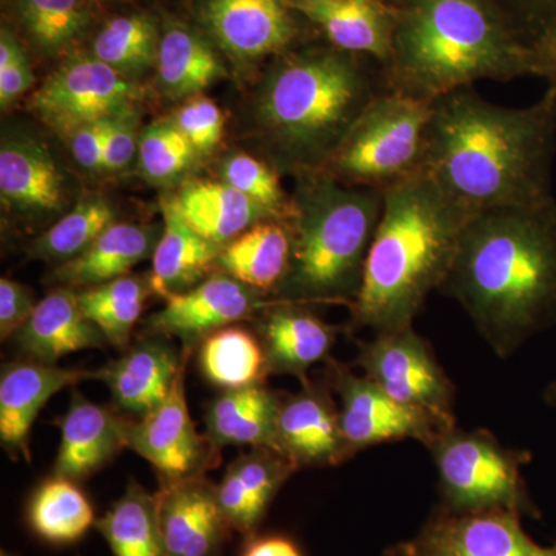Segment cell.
Wrapping results in <instances>:
<instances>
[{
	"label": "cell",
	"instance_id": "obj_39",
	"mask_svg": "<svg viewBox=\"0 0 556 556\" xmlns=\"http://www.w3.org/2000/svg\"><path fill=\"white\" fill-rule=\"evenodd\" d=\"M197 150L175 126L174 121H160L139 137V169L152 182L174 181L195 159Z\"/></svg>",
	"mask_w": 556,
	"mask_h": 556
},
{
	"label": "cell",
	"instance_id": "obj_41",
	"mask_svg": "<svg viewBox=\"0 0 556 556\" xmlns=\"http://www.w3.org/2000/svg\"><path fill=\"white\" fill-rule=\"evenodd\" d=\"M172 121L199 153L211 152L222 141L225 116L218 105L206 98L189 101Z\"/></svg>",
	"mask_w": 556,
	"mask_h": 556
},
{
	"label": "cell",
	"instance_id": "obj_49",
	"mask_svg": "<svg viewBox=\"0 0 556 556\" xmlns=\"http://www.w3.org/2000/svg\"><path fill=\"white\" fill-rule=\"evenodd\" d=\"M543 399L548 407H556V379L554 382L548 383L546 391H544Z\"/></svg>",
	"mask_w": 556,
	"mask_h": 556
},
{
	"label": "cell",
	"instance_id": "obj_13",
	"mask_svg": "<svg viewBox=\"0 0 556 556\" xmlns=\"http://www.w3.org/2000/svg\"><path fill=\"white\" fill-rule=\"evenodd\" d=\"M186 367L155 412L127 422V448L149 460L159 470L161 481L201 477L219 464V448L207 434L199 433L189 415Z\"/></svg>",
	"mask_w": 556,
	"mask_h": 556
},
{
	"label": "cell",
	"instance_id": "obj_46",
	"mask_svg": "<svg viewBox=\"0 0 556 556\" xmlns=\"http://www.w3.org/2000/svg\"><path fill=\"white\" fill-rule=\"evenodd\" d=\"M110 118L86 124L68 135L70 141H72L73 156L84 169L102 170Z\"/></svg>",
	"mask_w": 556,
	"mask_h": 556
},
{
	"label": "cell",
	"instance_id": "obj_6",
	"mask_svg": "<svg viewBox=\"0 0 556 556\" xmlns=\"http://www.w3.org/2000/svg\"><path fill=\"white\" fill-rule=\"evenodd\" d=\"M356 54L306 50L274 65L257 100L263 130L289 163L321 170L378 94Z\"/></svg>",
	"mask_w": 556,
	"mask_h": 556
},
{
	"label": "cell",
	"instance_id": "obj_12",
	"mask_svg": "<svg viewBox=\"0 0 556 556\" xmlns=\"http://www.w3.org/2000/svg\"><path fill=\"white\" fill-rule=\"evenodd\" d=\"M135 97L130 79L93 54L76 53L36 91L33 109L54 130L72 135L86 124L130 108Z\"/></svg>",
	"mask_w": 556,
	"mask_h": 556
},
{
	"label": "cell",
	"instance_id": "obj_24",
	"mask_svg": "<svg viewBox=\"0 0 556 556\" xmlns=\"http://www.w3.org/2000/svg\"><path fill=\"white\" fill-rule=\"evenodd\" d=\"M25 358L56 365L61 357L108 343L100 329L80 309L78 291L56 288L40 300L35 313L13 336Z\"/></svg>",
	"mask_w": 556,
	"mask_h": 556
},
{
	"label": "cell",
	"instance_id": "obj_32",
	"mask_svg": "<svg viewBox=\"0 0 556 556\" xmlns=\"http://www.w3.org/2000/svg\"><path fill=\"white\" fill-rule=\"evenodd\" d=\"M27 522L40 540L53 546L76 543L97 525L89 497L75 481L53 475L35 490Z\"/></svg>",
	"mask_w": 556,
	"mask_h": 556
},
{
	"label": "cell",
	"instance_id": "obj_20",
	"mask_svg": "<svg viewBox=\"0 0 556 556\" xmlns=\"http://www.w3.org/2000/svg\"><path fill=\"white\" fill-rule=\"evenodd\" d=\"M257 332L269 375L303 380L314 365L328 361L340 328L321 320L300 303L274 302L260 318Z\"/></svg>",
	"mask_w": 556,
	"mask_h": 556
},
{
	"label": "cell",
	"instance_id": "obj_8",
	"mask_svg": "<svg viewBox=\"0 0 556 556\" xmlns=\"http://www.w3.org/2000/svg\"><path fill=\"white\" fill-rule=\"evenodd\" d=\"M433 102L378 93L325 167L358 188L383 189L420 169ZM324 167V169H325ZM327 174V172H325Z\"/></svg>",
	"mask_w": 556,
	"mask_h": 556
},
{
	"label": "cell",
	"instance_id": "obj_22",
	"mask_svg": "<svg viewBox=\"0 0 556 556\" xmlns=\"http://www.w3.org/2000/svg\"><path fill=\"white\" fill-rule=\"evenodd\" d=\"M316 24L334 49L368 54L386 65L391 56L396 9L383 0H287Z\"/></svg>",
	"mask_w": 556,
	"mask_h": 556
},
{
	"label": "cell",
	"instance_id": "obj_35",
	"mask_svg": "<svg viewBox=\"0 0 556 556\" xmlns=\"http://www.w3.org/2000/svg\"><path fill=\"white\" fill-rule=\"evenodd\" d=\"M150 291L153 292L150 276H124L98 287L80 289L78 302L83 313L100 329L108 343L126 350Z\"/></svg>",
	"mask_w": 556,
	"mask_h": 556
},
{
	"label": "cell",
	"instance_id": "obj_15",
	"mask_svg": "<svg viewBox=\"0 0 556 556\" xmlns=\"http://www.w3.org/2000/svg\"><path fill=\"white\" fill-rule=\"evenodd\" d=\"M328 382L302 380L298 393L281 394L277 452L295 467L339 466L354 457L343 437L339 405Z\"/></svg>",
	"mask_w": 556,
	"mask_h": 556
},
{
	"label": "cell",
	"instance_id": "obj_29",
	"mask_svg": "<svg viewBox=\"0 0 556 556\" xmlns=\"http://www.w3.org/2000/svg\"><path fill=\"white\" fill-rule=\"evenodd\" d=\"M164 229L153 252L150 285L163 299L189 291L217 262L218 244L204 240L182 222L170 201L163 203Z\"/></svg>",
	"mask_w": 556,
	"mask_h": 556
},
{
	"label": "cell",
	"instance_id": "obj_36",
	"mask_svg": "<svg viewBox=\"0 0 556 556\" xmlns=\"http://www.w3.org/2000/svg\"><path fill=\"white\" fill-rule=\"evenodd\" d=\"M161 36L146 14L113 17L98 31L93 56L124 78H137L159 62Z\"/></svg>",
	"mask_w": 556,
	"mask_h": 556
},
{
	"label": "cell",
	"instance_id": "obj_45",
	"mask_svg": "<svg viewBox=\"0 0 556 556\" xmlns=\"http://www.w3.org/2000/svg\"><path fill=\"white\" fill-rule=\"evenodd\" d=\"M38 303L30 289L20 281L2 278L0 280V338H13L25 321L35 313Z\"/></svg>",
	"mask_w": 556,
	"mask_h": 556
},
{
	"label": "cell",
	"instance_id": "obj_50",
	"mask_svg": "<svg viewBox=\"0 0 556 556\" xmlns=\"http://www.w3.org/2000/svg\"><path fill=\"white\" fill-rule=\"evenodd\" d=\"M383 2L390 3V5H396L401 0H383Z\"/></svg>",
	"mask_w": 556,
	"mask_h": 556
},
{
	"label": "cell",
	"instance_id": "obj_17",
	"mask_svg": "<svg viewBox=\"0 0 556 556\" xmlns=\"http://www.w3.org/2000/svg\"><path fill=\"white\" fill-rule=\"evenodd\" d=\"M200 20L215 42L239 61L280 53L298 36L287 0H206Z\"/></svg>",
	"mask_w": 556,
	"mask_h": 556
},
{
	"label": "cell",
	"instance_id": "obj_14",
	"mask_svg": "<svg viewBox=\"0 0 556 556\" xmlns=\"http://www.w3.org/2000/svg\"><path fill=\"white\" fill-rule=\"evenodd\" d=\"M262 291L241 283L225 273L204 278L189 291L166 299V305L144 321L150 336L181 340L182 353L192 356L201 340L218 329L268 306Z\"/></svg>",
	"mask_w": 556,
	"mask_h": 556
},
{
	"label": "cell",
	"instance_id": "obj_47",
	"mask_svg": "<svg viewBox=\"0 0 556 556\" xmlns=\"http://www.w3.org/2000/svg\"><path fill=\"white\" fill-rule=\"evenodd\" d=\"M532 76H540L556 86V30L548 31L530 43Z\"/></svg>",
	"mask_w": 556,
	"mask_h": 556
},
{
	"label": "cell",
	"instance_id": "obj_44",
	"mask_svg": "<svg viewBox=\"0 0 556 556\" xmlns=\"http://www.w3.org/2000/svg\"><path fill=\"white\" fill-rule=\"evenodd\" d=\"M138 150L137 116L130 105L110 118L102 170L121 172L126 169L137 156Z\"/></svg>",
	"mask_w": 556,
	"mask_h": 556
},
{
	"label": "cell",
	"instance_id": "obj_48",
	"mask_svg": "<svg viewBox=\"0 0 556 556\" xmlns=\"http://www.w3.org/2000/svg\"><path fill=\"white\" fill-rule=\"evenodd\" d=\"M240 556H303L295 541L285 535L248 538Z\"/></svg>",
	"mask_w": 556,
	"mask_h": 556
},
{
	"label": "cell",
	"instance_id": "obj_43",
	"mask_svg": "<svg viewBox=\"0 0 556 556\" xmlns=\"http://www.w3.org/2000/svg\"><path fill=\"white\" fill-rule=\"evenodd\" d=\"M527 43L556 30V0H495Z\"/></svg>",
	"mask_w": 556,
	"mask_h": 556
},
{
	"label": "cell",
	"instance_id": "obj_2",
	"mask_svg": "<svg viewBox=\"0 0 556 556\" xmlns=\"http://www.w3.org/2000/svg\"><path fill=\"white\" fill-rule=\"evenodd\" d=\"M439 292L500 358L556 327V200L473 215Z\"/></svg>",
	"mask_w": 556,
	"mask_h": 556
},
{
	"label": "cell",
	"instance_id": "obj_33",
	"mask_svg": "<svg viewBox=\"0 0 556 556\" xmlns=\"http://www.w3.org/2000/svg\"><path fill=\"white\" fill-rule=\"evenodd\" d=\"M156 68L161 90L172 100L193 97L225 75L211 43L181 25L167 28L161 36Z\"/></svg>",
	"mask_w": 556,
	"mask_h": 556
},
{
	"label": "cell",
	"instance_id": "obj_11",
	"mask_svg": "<svg viewBox=\"0 0 556 556\" xmlns=\"http://www.w3.org/2000/svg\"><path fill=\"white\" fill-rule=\"evenodd\" d=\"M386 556H556V544L533 541L515 511L456 514L438 506L415 536L388 547Z\"/></svg>",
	"mask_w": 556,
	"mask_h": 556
},
{
	"label": "cell",
	"instance_id": "obj_30",
	"mask_svg": "<svg viewBox=\"0 0 556 556\" xmlns=\"http://www.w3.org/2000/svg\"><path fill=\"white\" fill-rule=\"evenodd\" d=\"M291 258V232L277 222L252 226L219 249L215 265L258 291H276Z\"/></svg>",
	"mask_w": 556,
	"mask_h": 556
},
{
	"label": "cell",
	"instance_id": "obj_18",
	"mask_svg": "<svg viewBox=\"0 0 556 556\" xmlns=\"http://www.w3.org/2000/svg\"><path fill=\"white\" fill-rule=\"evenodd\" d=\"M190 357L166 338L149 336L94 375L109 387L118 412L141 419L166 401Z\"/></svg>",
	"mask_w": 556,
	"mask_h": 556
},
{
	"label": "cell",
	"instance_id": "obj_16",
	"mask_svg": "<svg viewBox=\"0 0 556 556\" xmlns=\"http://www.w3.org/2000/svg\"><path fill=\"white\" fill-rule=\"evenodd\" d=\"M155 496L164 556L223 555L233 529L204 475L161 481Z\"/></svg>",
	"mask_w": 556,
	"mask_h": 556
},
{
	"label": "cell",
	"instance_id": "obj_4",
	"mask_svg": "<svg viewBox=\"0 0 556 556\" xmlns=\"http://www.w3.org/2000/svg\"><path fill=\"white\" fill-rule=\"evenodd\" d=\"M387 90L437 101L478 80L532 76V51L495 0H401Z\"/></svg>",
	"mask_w": 556,
	"mask_h": 556
},
{
	"label": "cell",
	"instance_id": "obj_3",
	"mask_svg": "<svg viewBox=\"0 0 556 556\" xmlns=\"http://www.w3.org/2000/svg\"><path fill=\"white\" fill-rule=\"evenodd\" d=\"M471 217L422 170L383 188L350 331L368 328L376 334L413 325L447 278Z\"/></svg>",
	"mask_w": 556,
	"mask_h": 556
},
{
	"label": "cell",
	"instance_id": "obj_31",
	"mask_svg": "<svg viewBox=\"0 0 556 556\" xmlns=\"http://www.w3.org/2000/svg\"><path fill=\"white\" fill-rule=\"evenodd\" d=\"M201 375L212 386L237 390L262 386L269 376L268 361L258 336L241 327H226L201 340Z\"/></svg>",
	"mask_w": 556,
	"mask_h": 556
},
{
	"label": "cell",
	"instance_id": "obj_9",
	"mask_svg": "<svg viewBox=\"0 0 556 556\" xmlns=\"http://www.w3.org/2000/svg\"><path fill=\"white\" fill-rule=\"evenodd\" d=\"M353 365L388 396L437 417L445 427L456 426L455 383L413 325L357 340Z\"/></svg>",
	"mask_w": 556,
	"mask_h": 556
},
{
	"label": "cell",
	"instance_id": "obj_19",
	"mask_svg": "<svg viewBox=\"0 0 556 556\" xmlns=\"http://www.w3.org/2000/svg\"><path fill=\"white\" fill-rule=\"evenodd\" d=\"M86 379H97V375L30 358L3 365L0 372V441L3 448L13 456L30 460L28 437L40 409L54 394Z\"/></svg>",
	"mask_w": 556,
	"mask_h": 556
},
{
	"label": "cell",
	"instance_id": "obj_42",
	"mask_svg": "<svg viewBox=\"0 0 556 556\" xmlns=\"http://www.w3.org/2000/svg\"><path fill=\"white\" fill-rule=\"evenodd\" d=\"M35 84V75L27 53L9 28L0 33V105H13Z\"/></svg>",
	"mask_w": 556,
	"mask_h": 556
},
{
	"label": "cell",
	"instance_id": "obj_27",
	"mask_svg": "<svg viewBox=\"0 0 556 556\" xmlns=\"http://www.w3.org/2000/svg\"><path fill=\"white\" fill-rule=\"evenodd\" d=\"M160 228L115 223L79 257L62 263L53 277L65 288L86 289L127 276L155 252Z\"/></svg>",
	"mask_w": 556,
	"mask_h": 556
},
{
	"label": "cell",
	"instance_id": "obj_38",
	"mask_svg": "<svg viewBox=\"0 0 556 556\" xmlns=\"http://www.w3.org/2000/svg\"><path fill=\"white\" fill-rule=\"evenodd\" d=\"M22 24L40 50L68 49L89 25L86 0H13Z\"/></svg>",
	"mask_w": 556,
	"mask_h": 556
},
{
	"label": "cell",
	"instance_id": "obj_25",
	"mask_svg": "<svg viewBox=\"0 0 556 556\" xmlns=\"http://www.w3.org/2000/svg\"><path fill=\"white\" fill-rule=\"evenodd\" d=\"M62 175L38 139L11 137L0 149V195L24 214H50L62 206Z\"/></svg>",
	"mask_w": 556,
	"mask_h": 556
},
{
	"label": "cell",
	"instance_id": "obj_1",
	"mask_svg": "<svg viewBox=\"0 0 556 556\" xmlns=\"http://www.w3.org/2000/svg\"><path fill=\"white\" fill-rule=\"evenodd\" d=\"M556 86L526 108L471 89L433 101L420 169L468 214L554 200Z\"/></svg>",
	"mask_w": 556,
	"mask_h": 556
},
{
	"label": "cell",
	"instance_id": "obj_21",
	"mask_svg": "<svg viewBox=\"0 0 556 556\" xmlns=\"http://www.w3.org/2000/svg\"><path fill=\"white\" fill-rule=\"evenodd\" d=\"M127 417L73 391L68 412L60 422L62 438L53 475L75 482L91 477L127 448Z\"/></svg>",
	"mask_w": 556,
	"mask_h": 556
},
{
	"label": "cell",
	"instance_id": "obj_40",
	"mask_svg": "<svg viewBox=\"0 0 556 556\" xmlns=\"http://www.w3.org/2000/svg\"><path fill=\"white\" fill-rule=\"evenodd\" d=\"M223 178L226 185L255 201L274 217L291 215V211H287V199L277 175L254 156L244 153L230 156L223 166Z\"/></svg>",
	"mask_w": 556,
	"mask_h": 556
},
{
	"label": "cell",
	"instance_id": "obj_34",
	"mask_svg": "<svg viewBox=\"0 0 556 556\" xmlns=\"http://www.w3.org/2000/svg\"><path fill=\"white\" fill-rule=\"evenodd\" d=\"M113 556H164L156 496L137 481L94 525Z\"/></svg>",
	"mask_w": 556,
	"mask_h": 556
},
{
	"label": "cell",
	"instance_id": "obj_51",
	"mask_svg": "<svg viewBox=\"0 0 556 556\" xmlns=\"http://www.w3.org/2000/svg\"><path fill=\"white\" fill-rule=\"evenodd\" d=\"M0 556H14V555H11L10 552L2 551V552H0Z\"/></svg>",
	"mask_w": 556,
	"mask_h": 556
},
{
	"label": "cell",
	"instance_id": "obj_10",
	"mask_svg": "<svg viewBox=\"0 0 556 556\" xmlns=\"http://www.w3.org/2000/svg\"><path fill=\"white\" fill-rule=\"evenodd\" d=\"M327 382L339 397L340 424L351 455L387 442L413 439L427 447L445 430L437 417L388 396L365 375L329 357Z\"/></svg>",
	"mask_w": 556,
	"mask_h": 556
},
{
	"label": "cell",
	"instance_id": "obj_7",
	"mask_svg": "<svg viewBox=\"0 0 556 556\" xmlns=\"http://www.w3.org/2000/svg\"><path fill=\"white\" fill-rule=\"evenodd\" d=\"M437 467L439 506L456 514L508 510L540 518L521 468L532 460L526 450L501 444L484 428H445L426 447Z\"/></svg>",
	"mask_w": 556,
	"mask_h": 556
},
{
	"label": "cell",
	"instance_id": "obj_5",
	"mask_svg": "<svg viewBox=\"0 0 556 556\" xmlns=\"http://www.w3.org/2000/svg\"><path fill=\"white\" fill-rule=\"evenodd\" d=\"M383 207V189L343 186L318 172L305 178L291 211V258L277 302L353 306Z\"/></svg>",
	"mask_w": 556,
	"mask_h": 556
},
{
	"label": "cell",
	"instance_id": "obj_28",
	"mask_svg": "<svg viewBox=\"0 0 556 556\" xmlns=\"http://www.w3.org/2000/svg\"><path fill=\"white\" fill-rule=\"evenodd\" d=\"M169 201L193 232L218 247H225L244 230L274 217L226 182H192Z\"/></svg>",
	"mask_w": 556,
	"mask_h": 556
},
{
	"label": "cell",
	"instance_id": "obj_26",
	"mask_svg": "<svg viewBox=\"0 0 556 556\" xmlns=\"http://www.w3.org/2000/svg\"><path fill=\"white\" fill-rule=\"evenodd\" d=\"M281 393L262 386L225 390L206 408V434L217 448L248 445L277 452Z\"/></svg>",
	"mask_w": 556,
	"mask_h": 556
},
{
	"label": "cell",
	"instance_id": "obj_37",
	"mask_svg": "<svg viewBox=\"0 0 556 556\" xmlns=\"http://www.w3.org/2000/svg\"><path fill=\"white\" fill-rule=\"evenodd\" d=\"M115 225V212L104 199L90 195L54 223L30 247L31 258L62 263L79 257L102 232Z\"/></svg>",
	"mask_w": 556,
	"mask_h": 556
},
{
	"label": "cell",
	"instance_id": "obj_23",
	"mask_svg": "<svg viewBox=\"0 0 556 556\" xmlns=\"http://www.w3.org/2000/svg\"><path fill=\"white\" fill-rule=\"evenodd\" d=\"M295 470L299 468L276 450L252 448L237 457L215 485L233 532L254 536L278 490Z\"/></svg>",
	"mask_w": 556,
	"mask_h": 556
}]
</instances>
